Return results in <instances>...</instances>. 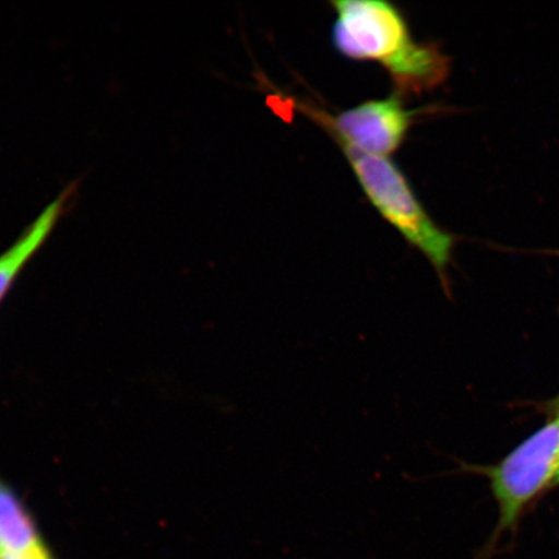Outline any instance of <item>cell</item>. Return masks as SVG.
Instances as JSON below:
<instances>
[{"mask_svg":"<svg viewBox=\"0 0 559 559\" xmlns=\"http://www.w3.org/2000/svg\"><path fill=\"white\" fill-rule=\"evenodd\" d=\"M334 50L354 61H370L390 75L395 93L421 95L449 79L451 60L436 44L412 35L404 13L381 0H335Z\"/></svg>","mask_w":559,"mask_h":559,"instance_id":"1","label":"cell"},{"mask_svg":"<svg viewBox=\"0 0 559 559\" xmlns=\"http://www.w3.org/2000/svg\"><path fill=\"white\" fill-rule=\"evenodd\" d=\"M349 167L366 198L389 225L432 265L447 296H451L449 269L456 237L439 227L421 204L401 167L388 157L368 155L345 143Z\"/></svg>","mask_w":559,"mask_h":559,"instance_id":"2","label":"cell"},{"mask_svg":"<svg viewBox=\"0 0 559 559\" xmlns=\"http://www.w3.org/2000/svg\"><path fill=\"white\" fill-rule=\"evenodd\" d=\"M464 471L485 475L499 508V523L478 559H491L504 534H514L533 502L555 486L559 473V417L555 416L533 436L489 466L463 465Z\"/></svg>","mask_w":559,"mask_h":559,"instance_id":"3","label":"cell"},{"mask_svg":"<svg viewBox=\"0 0 559 559\" xmlns=\"http://www.w3.org/2000/svg\"><path fill=\"white\" fill-rule=\"evenodd\" d=\"M296 108L323 128L335 143H345L368 155L390 157L401 150L416 118L425 108L409 109L395 93L372 99L331 116L310 103L297 102Z\"/></svg>","mask_w":559,"mask_h":559,"instance_id":"4","label":"cell"},{"mask_svg":"<svg viewBox=\"0 0 559 559\" xmlns=\"http://www.w3.org/2000/svg\"><path fill=\"white\" fill-rule=\"evenodd\" d=\"M0 554L52 559L19 496L0 479Z\"/></svg>","mask_w":559,"mask_h":559,"instance_id":"5","label":"cell"},{"mask_svg":"<svg viewBox=\"0 0 559 559\" xmlns=\"http://www.w3.org/2000/svg\"><path fill=\"white\" fill-rule=\"evenodd\" d=\"M68 198L67 191L55 199L32 223L26 233L3 255H0V302L15 283L20 272L52 234L60 216L64 213Z\"/></svg>","mask_w":559,"mask_h":559,"instance_id":"6","label":"cell"},{"mask_svg":"<svg viewBox=\"0 0 559 559\" xmlns=\"http://www.w3.org/2000/svg\"><path fill=\"white\" fill-rule=\"evenodd\" d=\"M0 559H26V558L17 557V556H12V555L0 554Z\"/></svg>","mask_w":559,"mask_h":559,"instance_id":"7","label":"cell"},{"mask_svg":"<svg viewBox=\"0 0 559 559\" xmlns=\"http://www.w3.org/2000/svg\"><path fill=\"white\" fill-rule=\"evenodd\" d=\"M555 416L559 417V395L554 403Z\"/></svg>","mask_w":559,"mask_h":559,"instance_id":"8","label":"cell"},{"mask_svg":"<svg viewBox=\"0 0 559 559\" xmlns=\"http://www.w3.org/2000/svg\"><path fill=\"white\" fill-rule=\"evenodd\" d=\"M556 486H559V473H558V475H557V478H556V481H555V486H554V487H556Z\"/></svg>","mask_w":559,"mask_h":559,"instance_id":"9","label":"cell"},{"mask_svg":"<svg viewBox=\"0 0 559 559\" xmlns=\"http://www.w3.org/2000/svg\"><path fill=\"white\" fill-rule=\"evenodd\" d=\"M550 254L559 255V250L550 251Z\"/></svg>","mask_w":559,"mask_h":559,"instance_id":"10","label":"cell"}]
</instances>
